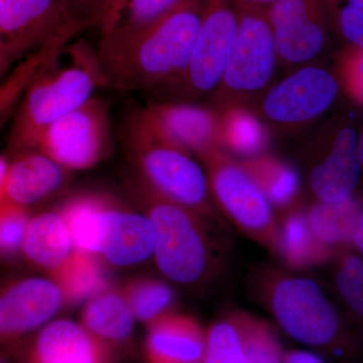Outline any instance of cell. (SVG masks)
<instances>
[{
	"label": "cell",
	"instance_id": "60d3db41",
	"mask_svg": "<svg viewBox=\"0 0 363 363\" xmlns=\"http://www.w3.org/2000/svg\"><path fill=\"white\" fill-rule=\"evenodd\" d=\"M9 167V160L0 155V203L6 199V190Z\"/></svg>",
	"mask_w": 363,
	"mask_h": 363
},
{
	"label": "cell",
	"instance_id": "b9f144b4",
	"mask_svg": "<svg viewBox=\"0 0 363 363\" xmlns=\"http://www.w3.org/2000/svg\"><path fill=\"white\" fill-rule=\"evenodd\" d=\"M357 155L358 161H359L360 171L363 174V126L358 131L357 138Z\"/></svg>",
	"mask_w": 363,
	"mask_h": 363
},
{
	"label": "cell",
	"instance_id": "7c38bea8",
	"mask_svg": "<svg viewBox=\"0 0 363 363\" xmlns=\"http://www.w3.org/2000/svg\"><path fill=\"white\" fill-rule=\"evenodd\" d=\"M81 30L69 21L62 0H0V47L9 65Z\"/></svg>",
	"mask_w": 363,
	"mask_h": 363
},
{
	"label": "cell",
	"instance_id": "7402d4cb",
	"mask_svg": "<svg viewBox=\"0 0 363 363\" xmlns=\"http://www.w3.org/2000/svg\"><path fill=\"white\" fill-rule=\"evenodd\" d=\"M272 252L292 269H307L323 264L334 252L313 233L307 211L290 209L278 221Z\"/></svg>",
	"mask_w": 363,
	"mask_h": 363
},
{
	"label": "cell",
	"instance_id": "8fae6325",
	"mask_svg": "<svg viewBox=\"0 0 363 363\" xmlns=\"http://www.w3.org/2000/svg\"><path fill=\"white\" fill-rule=\"evenodd\" d=\"M357 138L358 131L345 117L330 119L315 136L308 182L319 201L340 203L352 197L362 174Z\"/></svg>",
	"mask_w": 363,
	"mask_h": 363
},
{
	"label": "cell",
	"instance_id": "5bb4252c",
	"mask_svg": "<svg viewBox=\"0 0 363 363\" xmlns=\"http://www.w3.org/2000/svg\"><path fill=\"white\" fill-rule=\"evenodd\" d=\"M63 296L51 279L23 277L0 285V345L39 331L59 312Z\"/></svg>",
	"mask_w": 363,
	"mask_h": 363
},
{
	"label": "cell",
	"instance_id": "ab89813d",
	"mask_svg": "<svg viewBox=\"0 0 363 363\" xmlns=\"http://www.w3.org/2000/svg\"><path fill=\"white\" fill-rule=\"evenodd\" d=\"M352 245L357 248L363 257V207L358 214L357 225L352 234Z\"/></svg>",
	"mask_w": 363,
	"mask_h": 363
},
{
	"label": "cell",
	"instance_id": "f546056e",
	"mask_svg": "<svg viewBox=\"0 0 363 363\" xmlns=\"http://www.w3.org/2000/svg\"><path fill=\"white\" fill-rule=\"evenodd\" d=\"M248 363H283L284 350L272 326L242 311H234Z\"/></svg>",
	"mask_w": 363,
	"mask_h": 363
},
{
	"label": "cell",
	"instance_id": "d4e9b609",
	"mask_svg": "<svg viewBox=\"0 0 363 363\" xmlns=\"http://www.w3.org/2000/svg\"><path fill=\"white\" fill-rule=\"evenodd\" d=\"M221 121V147L250 157L264 155L269 135L264 121L245 105L219 107Z\"/></svg>",
	"mask_w": 363,
	"mask_h": 363
},
{
	"label": "cell",
	"instance_id": "9a60e30c",
	"mask_svg": "<svg viewBox=\"0 0 363 363\" xmlns=\"http://www.w3.org/2000/svg\"><path fill=\"white\" fill-rule=\"evenodd\" d=\"M116 350L81 323L52 320L26 346L21 363H116Z\"/></svg>",
	"mask_w": 363,
	"mask_h": 363
},
{
	"label": "cell",
	"instance_id": "3957f363",
	"mask_svg": "<svg viewBox=\"0 0 363 363\" xmlns=\"http://www.w3.org/2000/svg\"><path fill=\"white\" fill-rule=\"evenodd\" d=\"M260 296L281 328L298 342L339 362L363 357L362 339L312 279L272 271L262 279Z\"/></svg>",
	"mask_w": 363,
	"mask_h": 363
},
{
	"label": "cell",
	"instance_id": "7bdbcfd3",
	"mask_svg": "<svg viewBox=\"0 0 363 363\" xmlns=\"http://www.w3.org/2000/svg\"><path fill=\"white\" fill-rule=\"evenodd\" d=\"M9 66L11 65L7 62L6 56H4V52H2L1 47H0V77L6 73Z\"/></svg>",
	"mask_w": 363,
	"mask_h": 363
},
{
	"label": "cell",
	"instance_id": "836d02e7",
	"mask_svg": "<svg viewBox=\"0 0 363 363\" xmlns=\"http://www.w3.org/2000/svg\"><path fill=\"white\" fill-rule=\"evenodd\" d=\"M336 77L340 88L351 99L363 106V49L346 47L336 60Z\"/></svg>",
	"mask_w": 363,
	"mask_h": 363
},
{
	"label": "cell",
	"instance_id": "74e56055",
	"mask_svg": "<svg viewBox=\"0 0 363 363\" xmlns=\"http://www.w3.org/2000/svg\"><path fill=\"white\" fill-rule=\"evenodd\" d=\"M283 363H326V362L311 351L291 350L286 351Z\"/></svg>",
	"mask_w": 363,
	"mask_h": 363
},
{
	"label": "cell",
	"instance_id": "ac0fdd59",
	"mask_svg": "<svg viewBox=\"0 0 363 363\" xmlns=\"http://www.w3.org/2000/svg\"><path fill=\"white\" fill-rule=\"evenodd\" d=\"M145 363H201L206 330L195 318L171 313L147 326Z\"/></svg>",
	"mask_w": 363,
	"mask_h": 363
},
{
	"label": "cell",
	"instance_id": "f35d334b",
	"mask_svg": "<svg viewBox=\"0 0 363 363\" xmlns=\"http://www.w3.org/2000/svg\"><path fill=\"white\" fill-rule=\"evenodd\" d=\"M276 0H234L240 11H266Z\"/></svg>",
	"mask_w": 363,
	"mask_h": 363
},
{
	"label": "cell",
	"instance_id": "1f68e13d",
	"mask_svg": "<svg viewBox=\"0 0 363 363\" xmlns=\"http://www.w3.org/2000/svg\"><path fill=\"white\" fill-rule=\"evenodd\" d=\"M335 286L344 303L363 328V259L347 247L336 252Z\"/></svg>",
	"mask_w": 363,
	"mask_h": 363
},
{
	"label": "cell",
	"instance_id": "ee69618b",
	"mask_svg": "<svg viewBox=\"0 0 363 363\" xmlns=\"http://www.w3.org/2000/svg\"><path fill=\"white\" fill-rule=\"evenodd\" d=\"M325 6H326L327 11H328L329 18H330V14L332 11H334L335 6H337L339 0H323Z\"/></svg>",
	"mask_w": 363,
	"mask_h": 363
},
{
	"label": "cell",
	"instance_id": "6da1fadb",
	"mask_svg": "<svg viewBox=\"0 0 363 363\" xmlns=\"http://www.w3.org/2000/svg\"><path fill=\"white\" fill-rule=\"evenodd\" d=\"M203 0H184L130 40L98 47L107 87L179 95L187 77Z\"/></svg>",
	"mask_w": 363,
	"mask_h": 363
},
{
	"label": "cell",
	"instance_id": "d590c367",
	"mask_svg": "<svg viewBox=\"0 0 363 363\" xmlns=\"http://www.w3.org/2000/svg\"><path fill=\"white\" fill-rule=\"evenodd\" d=\"M69 21L81 30L100 26L111 0H62Z\"/></svg>",
	"mask_w": 363,
	"mask_h": 363
},
{
	"label": "cell",
	"instance_id": "52a82bcc",
	"mask_svg": "<svg viewBox=\"0 0 363 363\" xmlns=\"http://www.w3.org/2000/svg\"><path fill=\"white\" fill-rule=\"evenodd\" d=\"M278 60L266 11H240L235 45L214 91L219 107L247 106L271 82Z\"/></svg>",
	"mask_w": 363,
	"mask_h": 363
},
{
	"label": "cell",
	"instance_id": "4fadbf2b",
	"mask_svg": "<svg viewBox=\"0 0 363 363\" xmlns=\"http://www.w3.org/2000/svg\"><path fill=\"white\" fill-rule=\"evenodd\" d=\"M279 61L302 65L319 56L329 40L323 0H276L266 9Z\"/></svg>",
	"mask_w": 363,
	"mask_h": 363
},
{
	"label": "cell",
	"instance_id": "e575fe53",
	"mask_svg": "<svg viewBox=\"0 0 363 363\" xmlns=\"http://www.w3.org/2000/svg\"><path fill=\"white\" fill-rule=\"evenodd\" d=\"M331 20L348 45L363 49V0H339Z\"/></svg>",
	"mask_w": 363,
	"mask_h": 363
},
{
	"label": "cell",
	"instance_id": "e0dca14e",
	"mask_svg": "<svg viewBox=\"0 0 363 363\" xmlns=\"http://www.w3.org/2000/svg\"><path fill=\"white\" fill-rule=\"evenodd\" d=\"M9 162L6 200L28 209L45 201L68 185L70 172L39 150L16 152Z\"/></svg>",
	"mask_w": 363,
	"mask_h": 363
},
{
	"label": "cell",
	"instance_id": "ba28073f",
	"mask_svg": "<svg viewBox=\"0 0 363 363\" xmlns=\"http://www.w3.org/2000/svg\"><path fill=\"white\" fill-rule=\"evenodd\" d=\"M112 138L111 104L105 98L95 96L47 126L35 150L69 172L83 171L108 156Z\"/></svg>",
	"mask_w": 363,
	"mask_h": 363
},
{
	"label": "cell",
	"instance_id": "44dd1931",
	"mask_svg": "<svg viewBox=\"0 0 363 363\" xmlns=\"http://www.w3.org/2000/svg\"><path fill=\"white\" fill-rule=\"evenodd\" d=\"M135 322L121 289L108 288L86 302L80 323L93 336L117 350L130 342Z\"/></svg>",
	"mask_w": 363,
	"mask_h": 363
},
{
	"label": "cell",
	"instance_id": "30bf717a",
	"mask_svg": "<svg viewBox=\"0 0 363 363\" xmlns=\"http://www.w3.org/2000/svg\"><path fill=\"white\" fill-rule=\"evenodd\" d=\"M340 89L335 74L323 67L306 65L267 91L260 116L274 128L296 130L328 111Z\"/></svg>",
	"mask_w": 363,
	"mask_h": 363
},
{
	"label": "cell",
	"instance_id": "f6af8a7d",
	"mask_svg": "<svg viewBox=\"0 0 363 363\" xmlns=\"http://www.w3.org/2000/svg\"><path fill=\"white\" fill-rule=\"evenodd\" d=\"M0 363H1V362H0Z\"/></svg>",
	"mask_w": 363,
	"mask_h": 363
},
{
	"label": "cell",
	"instance_id": "ffe728a7",
	"mask_svg": "<svg viewBox=\"0 0 363 363\" xmlns=\"http://www.w3.org/2000/svg\"><path fill=\"white\" fill-rule=\"evenodd\" d=\"M113 197L99 193H82L67 200L59 209L65 220L74 250L101 255Z\"/></svg>",
	"mask_w": 363,
	"mask_h": 363
},
{
	"label": "cell",
	"instance_id": "2e32d148",
	"mask_svg": "<svg viewBox=\"0 0 363 363\" xmlns=\"http://www.w3.org/2000/svg\"><path fill=\"white\" fill-rule=\"evenodd\" d=\"M140 111L167 138L196 157L221 147L219 109L186 101L152 100Z\"/></svg>",
	"mask_w": 363,
	"mask_h": 363
},
{
	"label": "cell",
	"instance_id": "8d00e7d4",
	"mask_svg": "<svg viewBox=\"0 0 363 363\" xmlns=\"http://www.w3.org/2000/svg\"><path fill=\"white\" fill-rule=\"evenodd\" d=\"M125 4L126 0H111L108 9H107L106 13H105L104 18L100 23L99 28L101 37L107 35L113 28Z\"/></svg>",
	"mask_w": 363,
	"mask_h": 363
},
{
	"label": "cell",
	"instance_id": "603a6c76",
	"mask_svg": "<svg viewBox=\"0 0 363 363\" xmlns=\"http://www.w3.org/2000/svg\"><path fill=\"white\" fill-rule=\"evenodd\" d=\"M73 250L70 233L59 210L30 217L23 250L30 264L51 272Z\"/></svg>",
	"mask_w": 363,
	"mask_h": 363
},
{
	"label": "cell",
	"instance_id": "83f0119b",
	"mask_svg": "<svg viewBox=\"0 0 363 363\" xmlns=\"http://www.w3.org/2000/svg\"><path fill=\"white\" fill-rule=\"evenodd\" d=\"M135 320L149 326L174 312L176 294L166 281L152 277H136L121 288Z\"/></svg>",
	"mask_w": 363,
	"mask_h": 363
},
{
	"label": "cell",
	"instance_id": "cb8c5ba5",
	"mask_svg": "<svg viewBox=\"0 0 363 363\" xmlns=\"http://www.w3.org/2000/svg\"><path fill=\"white\" fill-rule=\"evenodd\" d=\"M98 255L74 250L61 264L49 272L64 303L87 302L109 286L108 277Z\"/></svg>",
	"mask_w": 363,
	"mask_h": 363
},
{
	"label": "cell",
	"instance_id": "484cf974",
	"mask_svg": "<svg viewBox=\"0 0 363 363\" xmlns=\"http://www.w3.org/2000/svg\"><path fill=\"white\" fill-rule=\"evenodd\" d=\"M362 204L354 197L340 203L317 200L307 210L313 233L325 247L336 250L350 247Z\"/></svg>",
	"mask_w": 363,
	"mask_h": 363
},
{
	"label": "cell",
	"instance_id": "4316f807",
	"mask_svg": "<svg viewBox=\"0 0 363 363\" xmlns=\"http://www.w3.org/2000/svg\"><path fill=\"white\" fill-rule=\"evenodd\" d=\"M272 207L290 210L300 193L296 169L277 157L260 155L241 162Z\"/></svg>",
	"mask_w": 363,
	"mask_h": 363
},
{
	"label": "cell",
	"instance_id": "d6986e66",
	"mask_svg": "<svg viewBox=\"0 0 363 363\" xmlns=\"http://www.w3.org/2000/svg\"><path fill=\"white\" fill-rule=\"evenodd\" d=\"M155 230L143 212L112 200L108 233L100 257L116 267H130L154 255Z\"/></svg>",
	"mask_w": 363,
	"mask_h": 363
},
{
	"label": "cell",
	"instance_id": "5b68a950",
	"mask_svg": "<svg viewBox=\"0 0 363 363\" xmlns=\"http://www.w3.org/2000/svg\"><path fill=\"white\" fill-rule=\"evenodd\" d=\"M123 142L140 180L200 215L208 223L217 220L203 166L190 152L157 130L140 108L124 123Z\"/></svg>",
	"mask_w": 363,
	"mask_h": 363
},
{
	"label": "cell",
	"instance_id": "7a4b0ae2",
	"mask_svg": "<svg viewBox=\"0 0 363 363\" xmlns=\"http://www.w3.org/2000/svg\"><path fill=\"white\" fill-rule=\"evenodd\" d=\"M107 87L97 49L84 40L67 43L26 88L11 133L16 152L35 150L50 124L75 111Z\"/></svg>",
	"mask_w": 363,
	"mask_h": 363
},
{
	"label": "cell",
	"instance_id": "4dcf8cb0",
	"mask_svg": "<svg viewBox=\"0 0 363 363\" xmlns=\"http://www.w3.org/2000/svg\"><path fill=\"white\" fill-rule=\"evenodd\" d=\"M201 363H248L233 312L219 318L207 329Z\"/></svg>",
	"mask_w": 363,
	"mask_h": 363
},
{
	"label": "cell",
	"instance_id": "9c48e42d",
	"mask_svg": "<svg viewBox=\"0 0 363 363\" xmlns=\"http://www.w3.org/2000/svg\"><path fill=\"white\" fill-rule=\"evenodd\" d=\"M238 28L240 9L234 0H203L199 30L178 96L193 100L214 93L233 54Z\"/></svg>",
	"mask_w": 363,
	"mask_h": 363
},
{
	"label": "cell",
	"instance_id": "277c9868",
	"mask_svg": "<svg viewBox=\"0 0 363 363\" xmlns=\"http://www.w3.org/2000/svg\"><path fill=\"white\" fill-rule=\"evenodd\" d=\"M126 187L154 226V257L160 272L181 286L197 285L209 278L216 267L210 224L136 175L128 178Z\"/></svg>",
	"mask_w": 363,
	"mask_h": 363
},
{
	"label": "cell",
	"instance_id": "d6a6232c",
	"mask_svg": "<svg viewBox=\"0 0 363 363\" xmlns=\"http://www.w3.org/2000/svg\"><path fill=\"white\" fill-rule=\"evenodd\" d=\"M30 219L26 208L6 199L0 203V260L9 262L23 255Z\"/></svg>",
	"mask_w": 363,
	"mask_h": 363
},
{
	"label": "cell",
	"instance_id": "8992f818",
	"mask_svg": "<svg viewBox=\"0 0 363 363\" xmlns=\"http://www.w3.org/2000/svg\"><path fill=\"white\" fill-rule=\"evenodd\" d=\"M197 157L217 206L241 233L272 252L278 220L274 207L247 169L221 147L206 150Z\"/></svg>",
	"mask_w": 363,
	"mask_h": 363
},
{
	"label": "cell",
	"instance_id": "f1b7e54d",
	"mask_svg": "<svg viewBox=\"0 0 363 363\" xmlns=\"http://www.w3.org/2000/svg\"><path fill=\"white\" fill-rule=\"evenodd\" d=\"M183 1L184 0H126L125 6L113 28L100 39L99 47H111L130 40Z\"/></svg>",
	"mask_w": 363,
	"mask_h": 363
}]
</instances>
